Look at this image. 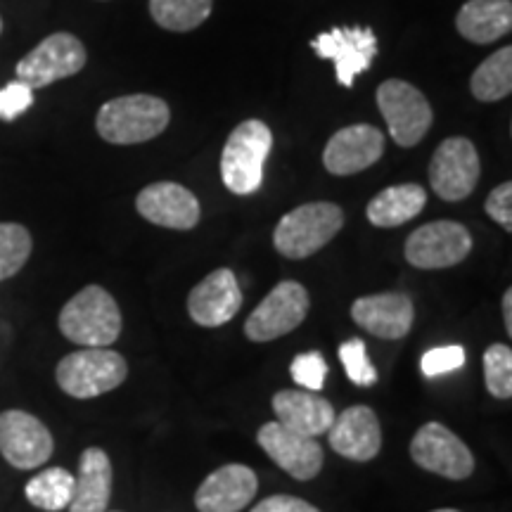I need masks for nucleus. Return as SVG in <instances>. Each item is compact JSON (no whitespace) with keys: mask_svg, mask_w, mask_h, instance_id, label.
<instances>
[{"mask_svg":"<svg viewBox=\"0 0 512 512\" xmlns=\"http://www.w3.org/2000/svg\"><path fill=\"white\" fill-rule=\"evenodd\" d=\"M57 325L69 342L107 349L119 339L124 320H121L119 304L105 287L88 285L62 306Z\"/></svg>","mask_w":512,"mask_h":512,"instance_id":"nucleus-1","label":"nucleus"},{"mask_svg":"<svg viewBox=\"0 0 512 512\" xmlns=\"http://www.w3.org/2000/svg\"><path fill=\"white\" fill-rule=\"evenodd\" d=\"M171 121L169 105L157 95H124L100 107L95 128L112 145H138L162 136Z\"/></svg>","mask_w":512,"mask_h":512,"instance_id":"nucleus-2","label":"nucleus"},{"mask_svg":"<svg viewBox=\"0 0 512 512\" xmlns=\"http://www.w3.org/2000/svg\"><path fill=\"white\" fill-rule=\"evenodd\" d=\"M273 150V133L261 119H247L230 133L221 155L223 185L233 195H252L264 181L266 159Z\"/></svg>","mask_w":512,"mask_h":512,"instance_id":"nucleus-3","label":"nucleus"},{"mask_svg":"<svg viewBox=\"0 0 512 512\" xmlns=\"http://www.w3.org/2000/svg\"><path fill=\"white\" fill-rule=\"evenodd\" d=\"M344 226V211L332 202H309L292 209L273 230V245L285 259H309Z\"/></svg>","mask_w":512,"mask_h":512,"instance_id":"nucleus-4","label":"nucleus"},{"mask_svg":"<svg viewBox=\"0 0 512 512\" xmlns=\"http://www.w3.org/2000/svg\"><path fill=\"white\" fill-rule=\"evenodd\" d=\"M128 366L124 356L98 347H83L57 363L55 377L60 389L72 399H95L124 384Z\"/></svg>","mask_w":512,"mask_h":512,"instance_id":"nucleus-5","label":"nucleus"},{"mask_svg":"<svg viewBox=\"0 0 512 512\" xmlns=\"http://www.w3.org/2000/svg\"><path fill=\"white\" fill-rule=\"evenodd\" d=\"M377 107L396 145L415 147L430 131L434 112L425 93L403 79H387L377 88Z\"/></svg>","mask_w":512,"mask_h":512,"instance_id":"nucleus-6","label":"nucleus"},{"mask_svg":"<svg viewBox=\"0 0 512 512\" xmlns=\"http://www.w3.org/2000/svg\"><path fill=\"white\" fill-rule=\"evenodd\" d=\"M309 309V290L297 280H283L249 313L245 320V335L252 342H273V339L297 330L309 316Z\"/></svg>","mask_w":512,"mask_h":512,"instance_id":"nucleus-7","label":"nucleus"},{"mask_svg":"<svg viewBox=\"0 0 512 512\" xmlns=\"http://www.w3.org/2000/svg\"><path fill=\"white\" fill-rule=\"evenodd\" d=\"M86 48L74 34L57 31L43 38L38 46L17 62V81L27 83L31 91L46 88L50 83L69 79L86 67Z\"/></svg>","mask_w":512,"mask_h":512,"instance_id":"nucleus-8","label":"nucleus"},{"mask_svg":"<svg viewBox=\"0 0 512 512\" xmlns=\"http://www.w3.org/2000/svg\"><path fill=\"white\" fill-rule=\"evenodd\" d=\"M472 252V235L458 221H432L413 230L406 240V261L420 271L458 266Z\"/></svg>","mask_w":512,"mask_h":512,"instance_id":"nucleus-9","label":"nucleus"},{"mask_svg":"<svg viewBox=\"0 0 512 512\" xmlns=\"http://www.w3.org/2000/svg\"><path fill=\"white\" fill-rule=\"evenodd\" d=\"M482 162L472 140L463 136L446 138L434 150L430 162V185L444 202H460L475 192Z\"/></svg>","mask_w":512,"mask_h":512,"instance_id":"nucleus-10","label":"nucleus"},{"mask_svg":"<svg viewBox=\"0 0 512 512\" xmlns=\"http://www.w3.org/2000/svg\"><path fill=\"white\" fill-rule=\"evenodd\" d=\"M411 458L422 470L453 479H467L475 472V456L456 432L441 422L422 425L411 441Z\"/></svg>","mask_w":512,"mask_h":512,"instance_id":"nucleus-11","label":"nucleus"},{"mask_svg":"<svg viewBox=\"0 0 512 512\" xmlns=\"http://www.w3.org/2000/svg\"><path fill=\"white\" fill-rule=\"evenodd\" d=\"M311 48L323 60L335 62L337 81L351 88L358 74L373 67L377 36L370 27H335L313 38Z\"/></svg>","mask_w":512,"mask_h":512,"instance_id":"nucleus-12","label":"nucleus"},{"mask_svg":"<svg viewBox=\"0 0 512 512\" xmlns=\"http://www.w3.org/2000/svg\"><path fill=\"white\" fill-rule=\"evenodd\" d=\"M256 444L266 451V456L273 460L280 470L297 479V482H309L323 470L325 453L313 437L299 434L290 427L280 425L278 420L266 422L256 432Z\"/></svg>","mask_w":512,"mask_h":512,"instance_id":"nucleus-13","label":"nucleus"},{"mask_svg":"<svg viewBox=\"0 0 512 512\" xmlns=\"http://www.w3.org/2000/svg\"><path fill=\"white\" fill-rule=\"evenodd\" d=\"M53 434L24 411L0 413V456L17 470H36L53 456Z\"/></svg>","mask_w":512,"mask_h":512,"instance_id":"nucleus-14","label":"nucleus"},{"mask_svg":"<svg viewBox=\"0 0 512 512\" xmlns=\"http://www.w3.org/2000/svg\"><path fill=\"white\" fill-rule=\"evenodd\" d=\"M384 133L370 124L339 128L323 150V164L332 176L361 174L384 155Z\"/></svg>","mask_w":512,"mask_h":512,"instance_id":"nucleus-15","label":"nucleus"},{"mask_svg":"<svg viewBox=\"0 0 512 512\" xmlns=\"http://www.w3.org/2000/svg\"><path fill=\"white\" fill-rule=\"evenodd\" d=\"M136 209L145 221L171 230H190L200 223L202 209L197 197L183 185L162 181L138 192Z\"/></svg>","mask_w":512,"mask_h":512,"instance_id":"nucleus-16","label":"nucleus"},{"mask_svg":"<svg viewBox=\"0 0 512 512\" xmlns=\"http://www.w3.org/2000/svg\"><path fill=\"white\" fill-rule=\"evenodd\" d=\"M242 306V290L230 268L209 273L188 294V313L202 328H221L238 316Z\"/></svg>","mask_w":512,"mask_h":512,"instance_id":"nucleus-17","label":"nucleus"},{"mask_svg":"<svg viewBox=\"0 0 512 512\" xmlns=\"http://www.w3.org/2000/svg\"><path fill=\"white\" fill-rule=\"evenodd\" d=\"M351 318L373 337L403 339L413 328L415 309L408 294L380 292L358 297L351 304Z\"/></svg>","mask_w":512,"mask_h":512,"instance_id":"nucleus-18","label":"nucleus"},{"mask_svg":"<svg viewBox=\"0 0 512 512\" xmlns=\"http://www.w3.org/2000/svg\"><path fill=\"white\" fill-rule=\"evenodd\" d=\"M259 491V477L252 467L230 463L214 470L195 494V508L200 512H240L254 501Z\"/></svg>","mask_w":512,"mask_h":512,"instance_id":"nucleus-19","label":"nucleus"},{"mask_svg":"<svg viewBox=\"0 0 512 512\" xmlns=\"http://www.w3.org/2000/svg\"><path fill=\"white\" fill-rule=\"evenodd\" d=\"M328 439L337 456L354 460V463H368L382 448L380 420L373 408L351 406L344 413L335 415Z\"/></svg>","mask_w":512,"mask_h":512,"instance_id":"nucleus-20","label":"nucleus"},{"mask_svg":"<svg viewBox=\"0 0 512 512\" xmlns=\"http://www.w3.org/2000/svg\"><path fill=\"white\" fill-rule=\"evenodd\" d=\"M271 406L280 425L313 439L328 434L337 415L328 399H320L313 392H297V389H280L273 396Z\"/></svg>","mask_w":512,"mask_h":512,"instance_id":"nucleus-21","label":"nucleus"},{"mask_svg":"<svg viewBox=\"0 0 512 512\" xmlns=\"http://www.w3.org/2000/svg\"><path fill=\"white\" fill-rule=\"evenodd\" d=\"M112 498V463L98 446L81 453L79 472L74 475V496L69 512H107Z\"/></svg>","mask_w":512,"mask_h":512,"instance_id":"nucleus-22","label":"nucleus"},{"mask_svg":"<svg viewBox=\"0 0 512 512\" xmlns=\"http://www.w3.org/2000/svg\"><path fill=\"white\" fill-rule=\"evenodd\" d=\"M456 29L465 41L486 46L508 36L512 29L510 0H467L458 10Z\"/></svg>","mask_w":512,"mask_h":512,"instance_id":"nucleus-23","label":"nucleus"},{"mask_svg":"<svg viewBox=\"0 0 512 512\" xmlns=\"http://www.w3.org/2000/svg\"><path fill=\"white\" fill-rule=\"evenodd\" d=\"M427 207V190L418 183H401L384 188L370 200L366 216L375 228H399L413 221Z\"/></svg>","mask_w":512,"mask_h":512,"instance_id":"nucleus-24","label":"nucleus"},{"mask_svg":"<svg viewBox=\"0 0 512 512\" xmlns=\"http://www.w3.org/2000/svg\"><path fill=\"white\" fill-rule=\"evenodd\" d=\"M470 91L479 102H498L512 93V48L496 50L479 64L470 79Z\"/></svg>","mask_w":512,"mask_h":512,"instance_id":"nucleus-25","label":"nucleus"},{"mask_svg":"<svg viewBox=\"0 0 512 512\" xmlns=\"http://www.w3.org/2000/svg\"><path fill=\"white\" fill-rule=\"evenodd\" d=\"M24 496L38 510H67L74 496V475L64 470V467H48L41 475L29 479Z\"/></svg>","mask_w":512,"mask_h":512,"instance_id":"nucleus-26","label":"nucleus"},{"mask_svg":"<svg viewBox=\"0 0 512 512\" xmlns=\"http://www.w3.org/2000/svg\"><path fill=\"white\" fill-rule=\"evenodd\" d=\"M214 0H150V15L166 31H192L211 15Z\"/></svg>","mask_w":512,"mask_h":512,"instance_id":"nucleus-27","label":"nucleus"},{"mask_svg":"<svg viewBox=\"0 0 512 512\" xmlns=\"http://www.w3.org/2000/svg\"><path fill=\"white\" fill-rule=\"evenodd\" d=\"M34 240L19 223H0V283L22 271L29 261Z\"/></svg>","mask_w":512,"mask_h":512,"instance_id":"nucleus-28","label":"nucleus"},{"mask_svg":"<svg viewBox=\"0 0 512 512\" xmlns=\"http://www.w3.org/2000/svg\"><path fill=\"white\" fill-rule=\"evenodd\" d=\"M484 382L494 399L512 396V349L508 344H491L484 351Z\"/></svg>","mask_w":512,"mask_h":512,"instance_id":"nucleus-29","label":"nucleus"},{"mask_svg":"<svg viewBox=\"0 0 512 512\" xmlns=\"http://www.w3.org/2000/svg\"><path fill=\"white\" fill-rule=\"evenodd\" d=\"M339 361H342L344 370H347L349 380L358 384V387H373L377 382V370L370 363L366 342L358 337H351L339 347Z\"/></svg>","mask_w":512,"mask_h":512,"instance_id":"nucleus-30","label":"nucleus"},{"mask_svg":"<svg viewBox=\"0 0 512 512\" xmlns=\"http://www.w3.org/2000/svg\"><path fill=\"white\" fill-rule=\"evenodd\" d=\"M290 373L299 387L309 389V392H320L325 387V377H328V361L320 351H306L292 358Z\"/></svg>","mask_w":512,"mask_h":512,"instance_id":"nucleus-31","label":"nucleus"},{"mask_svg":"<svg viewBox=\"0 0 512 512\" xmlns=\"http://www.w3.org/2000/svg\"><path fill=\"white\" fill-rule=\"evenodd\" d=\"M467 354L460 344H446V347H437L430 349L425 356H422L420 368L425 377H439V375H448L456 373L465 366Z\"/></svg>","mask_w":512,"mask_h":512,"instance_id":"nucleus-32","label":"nucleus"},{"mask_svg":"<svg viewBox=\"0 0 512 512\" xmlns=\"http://www.w3.org/2000/svg\"><path fill=\"white\" fill-rule=\"evenodd\" d=\"M34 105V91L22 81H12L0 91V119L15 121Z\"/></svg>","mask_w":512,"mask_h":512,"instance_id":"nucleus-33","label":"nucleus"},{"mask_svg":"<svg viewBox=\"0 0 512 512\" xmlns=\"http://www.w3.org/2000/svg\"><path fill=\"white\" fill-rule=\"evenodd\" d=\"M484 209L486 214L498 223V226H503L510 233L512 230V183L508 181L491 190V195L486 197Z\"/></svg>","mask_w":512,"mask_h":512,"instance_id":"nucleus-34","label":"nucleus"},{"mask_svg":"<svg viewBox=\"0 0 512 512\" xmlns=\"http://www.w3.org/2000/svg\"><path fill=\"white\" fill-rule=\"evenodd\" d=\"M252 512H320L316 505H311L304 498H294V496H271L264 498L261 503H256V508Z\"/></svg>","mask_w":512,"mask_h":512,"instance_id":"nucleus-35","label":"nucleus"},{"mask_svg":"<svg viewBox=\"0 0 512 512\" xmlns=\"http://www.w3.org/2000/svg\"><path fill=\"white\" fill-rule=\"evenodd\" d=\"M503 320H505V332L512 335V290H505L503 294Z\"/></svg>","mask_w":512,"mask_h":512,"instance_id":"nucleus-36","label":"nucleus"},{"mask_svg":"<svg viewBox=\"0 0 512 512\" xmlns=\"http://www.w3.org/2000/svg\"><path fill=\"white\" fill-rule=\"evenodd\" d=\"M432 512H460V510H453V508H439V510H432Z\"/></svg>","mask_w":512,"mask_h":512,"instance_id":"nucleus-37","label":"nucleus"},{"mask_svg":"<svg viewBox=\"0 0 512 512\" xmlns=\"http://www.w3.org/2000/svg\"><path fill=\"white\" fill-rule=\"evenodd\" d=\"M0 34H3V17H0Z\"/></svg>","mask_w":512,"mask_h":512,"instance_id":"nucleus-38","label":"nucleus"}]
</instances>
